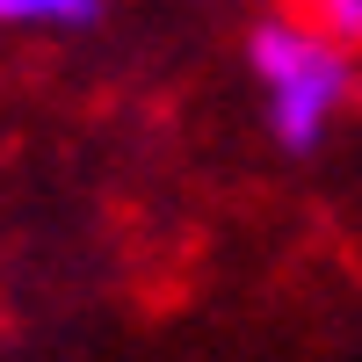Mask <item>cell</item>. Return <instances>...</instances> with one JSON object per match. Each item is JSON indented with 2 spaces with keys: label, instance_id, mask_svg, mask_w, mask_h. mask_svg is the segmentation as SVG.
Returning <instances> with one entry per match:
<instances>
[{
  "label": "cell",
  "instance_id": "1",
  "mask_svg": "<svg viewBox=\"0 0 362 362\" xmlns=\"http://www.w3.org/2000/svg\"><path fill=\"white\" fill-rule=\"evenodd\" d=\"M247 66L261 80V109L283 153H319L334 116L355 102V58L334 51L312 22H290V15L254 22Z\"/></svg>",
  "mask_w": 362,
  "mask_h": 362
},
{
  "label": "cell",
  "instance_id": "2",
  "mask_svg": "<svg viewBox=\"0 0 362 362\" xmlns=\"http://www.w3.org/2000/svg\"><path fill=\"white\" fill-rule=\"evenodd\" d=\"M109 0H0V22L8 29H87L102 22Z\"/></svg>",
  "mask_w": 362,
  "mask_h": 362
},
{
  "label": "cell",
  "instance_id": "3",
  "mask_svg": "<svg viewBox=\"0 0 362 362\" xmlns=\"http://www.w3.org/2000/svg\"><path fill=\"white\" fill-rule=\"evenodd\" d=\"M312 29H319L334 51L355 58V51H362V0H312Z\"/></svg>",
  "mask_w": 362,
  "mask_h": 362
}]
</instances>
